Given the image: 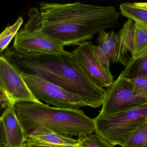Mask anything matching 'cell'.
<instances>
[{"mask_svg":"<svg viewBox=\"0 0 147 147\" xmlns=\"http://www.w3.org/2000/svg\"><path fill=\"white\" fill-rule=\"evenodd\" d=\"M43 31L63 46L78 45L114 27L119 14L113 6L81 2L39 5Z\"/></svg>","mask_w":147,"mask_h":147,"instance_id":"cell-1","label":"cell"},{"mask_svg":"<svg viewBox=\"0 0 147 147\" xmlns=\"http://www.w3.org/2000/svg\"><path fill=\"white\" fill-rule=\"evenodd\" d=\"M20 73L39 76L82 98L87 106L102 105L106 90L94 84L76 67L71 52L61 54L19 53L12 47L4 54Z\"/></svg>","mask_w":147,"mask_h":147,"instance_id":"cell-2","label":"cell"},{"mask_svg":"<svg viewBox=\"0 0 147 147\" xmlns=\"http://www.w3.org/2000/svg\"><path fill=\"white\" fill-rule=\"evenodd\" d=\"M15 109L26 137L39 127L62 135L86 137L95 131L93 119L80 110L51 107L42 102H20Z\"/></svg>","mask_w":147,"mask_h":147,"instance_id":"cell-3","label":"cell"},{"mask_svg":"<svg viewBox=\"0 0 147 147\" xmlns=\"http://www.w3.org/2000/svg\"><path fill=\"white\" fill-rule=\"evenodd\" d=\"M95 134L113 146H122L131 134L147 121V104L115 114L94 119Z\"/></svg>","mask_w":147,"mask_h":147,"instance_id":"cell-4","label":"cell"},{"mask_svg":"<svg viewBox=\"0 0 147 147\" xmlns=\"http://www.w3.org/2000/svg\"><path fill=\"white\" fill-rule=\"evenodd\" d=\"M29 19L15 36L13 49L24 53L61 54L64 46L43 32L40 20V12L37 8L30 9Z\"/></svg>","mask_w":147,"mask_h":147,"instance_id":"cell-5","label":"cell"},{"mask_svg":"<svg viewBox=\"0 0 147 147\" xmlns=\"http://www.w3.org/2000/svg\"><path fill=\"white\" fill-rule=\"evenodd\" d=\"M21 74L32 93L39 101L68 110H79L87 106L80 97L54 83L37 76L22 73Z\"/></svg>","mask_w":147,"mask_h":147,"instance_id":"cell-6","label":"cell"},{"mask_svg":"<svg viewBox=\"0 0 147 147\" xmlns=\"http://www.w3.org/2000/svg\"><path fill=\"white\" fill-rule=\"evenodd\" d=\"M147 104V98L138 94L130 80L119 75L107 88L102 108L99 115L115 114Z\"/></svg>","mask_w":147,"mask_h":147,"instance_id":"cell-7","label":"cell"},{"mask_svg":"<svg viewBox=\"0 0 147 147\" xmlns=\"http://www.w3.org/2000/svg\"><path fill=\"white\" fill-rule=\"evenodd\" d=\"M93 47L91 42L79 45L71 52L73 61L76 67L94 84L101 88L108 87L114 82L113 77L98 61Z\"/></svg>","mask_w":147,"mask_h":147,"instance_id":"cell-8","label":"cell"},{"mask_svg":"<svg viewBox=\"0 0 147 147\" xmlns=\"http://www.w3.org/2000/svg\"><path fill=\"white\" fill-rule=\"evenodd\" d=\"M0 86L3 88L13 101L39 102L30 91L21 73L4 54L0 57Z\"/></svg>","mask_w":147,"mask_h":147,"instance_id":"cell-9","label":"cell"},{"mask_svg":"<svg viewBox=\"0 0 147 147\" xmlns=\"http://www.w3.org/2000/svg\"><path fill=\"white\" fill-rule=\"evenodd\" d=\"M0 121L4 125L9 147H24L26 138L17 117L15 106L5 109Z\"/></svg>","mask_w":147,"mask_h":147,"instance_id":"cell-10","label":"cell"},{"mask_svg":"<svg viewBox=\"0 0 147 147\" xmlns=\"http://www.w3.org/2000/svg\"><path fill=\"white\" fill-rule=\"evenodd\" d=\"M135 23V21L128 19L118 33L117 49L115 63H120L125 66L129 61L127 58L128 52L130 53L131 56L133 55Z\"/></svg>","mask_w":147,"mask_h":147,"instance_id":"cell-11","label":"cell"},{"mask_svg":"<svg viewBox=\"0 0 147 147\" xmlns=\"http://www.w3.org/2000/svg\"><path fill=\"white\" fill-rule=\"evenodd\" d=\"M26 142L38 143L56 145L79 144V141L67 135L56 133L48 128L39 127L30 132Z\"/></svg>","mask_w":147,"mask_h":147,"instance_id":"cell-12","label":"cell"},{"mask_svg":"<svg viewBox=\"0 0 147 147\" xmlns=\"http://www.w3.org/2000/svg\"><path fill=\"white\" fill-rule=\"evenodd\" d=\"M120 76L128 80L147 76V49L134 57H131Z\"/></svg>","mask_w":147,"mask_h":147,"instance_id":"cell-13","label":"cell"},{"mask_svg":"<svg viewBox=\"0 0 147 147\" xmlns=\"http://www.w3.org/2000/svg\"><path fill=\"white\" fill-rule=\"evenodd\" d=\"M97 40L98 46L107 56L113 63H115L118 45L117 34L114 31L99 32Z\"/></svg>","mask_w":147,"mask_h":147,"instance_id":"cell-14","label":"cell"},{"mask_svg":"<svg viewBox=\"0 0 147 147\" xmlns=\"http://www.w3.org/2000/svg\"><path fill=\"white\" fill-rule=\"evenodd\" d=\"M119 7L123 16L147 27V8L138 6L135 2L123 3Z\"/></svg>","mask_w":147,"mask_h":147,"instance_id":"cell-15","label":"cell"},{"mask_svg":"<svg viewBox=\"0 0 147 147\" xmlns=\"http://www.w3.org/2000/svg\"><path fill=\"white\" fill-rule=\"evenodd\" d=\"M135 23L134 51L131 57L138 55L147 49V27Z\"/></svg>","mask_w":147,"mask_h":147,"instance_id":"cell-16","label":"cell"},{"mask_svg":"<svg viewBox=\"0 0 147 147\" xmlns=\"http://www.w3.org/2000/svg\"><path fill=\"white\" fill-rule=\"evenodd\" d=\"M122 147H147V121L131 134Z\"/></svg>","mask_w":147,"mask_h":147,"instance_id":"cell-17","label":"cell"},{"mask_svg":"<svg viewBox=\"0 0 147 147\" xmlns=\"http://www.w3.org/2000/svg\"><path fill=\"white\" fill-rule=\"evenodd\" d=\"M24 23L23 18L19 17L16 22L11 26L6 27L0 35V52L1 53L7 49V46L14 36L18 32L20 27Z\"/></svg>","mask_w":147,"mask_h":147,"instance_id":"cell-18","label":"cell"},{"mask_svg":"<svg viewBox=\"0 0 147 147\" xmlns=\"http://www.w3.org/2000/svg\"><path fill=\"white\" fill-rule=\"evenodd\" d=\"M78 140L81 147H113L96 134L86 137H80Z\"/></svg>","mask_w":147,"mask_h":147,"instance_id":"cell-19","label":"cell"},{"mask_svg":"<svg viewBox=\"0 0 147 147\" xmlns=\"http://www.w3.org/2000/svg\"><path fill=\"white\" fill-rule=\"evenodd\" d=\"M129 80L135 91L141 96L147 98V76Z\"/></svg>","mask_w":147,"mask_h":147,"instance_id":"cell-20","label":"cell"},{"mask_svg":"<svg viewBox=\"0 0 147 147\" xmlns=\"http://www.w3.org/2000/svg\"><path fill=\"white\" fill-rule=\"evenodd\" d=\"M93 49L95 56L100 63L108 73L111 74L110 69L111 60L98 46L94 45Z\"/></svg>","mask_w":147,"mask_h":147,"instance_id":"cell-21","label":"cell"},{"mask_svg":"<svg viewBox=\"0 0 147 147\" xmlns=\"http://www.w3.org/2000/svg\"><path fill=\"white\" fill-rule=\"evenodd\" d=\"M0 103L1 108L6 109L11 106H15V103L13 101L5 89L0 86Z\"/></svg>","mask_w":147,"mask_h":147,"instance_id":"cell-22","label":"cell"},{"mask_svg":"<svg viewBox=\"0 0 147 147\" xmlns=\"http://www.w3.org/2000/svg\"><path fill=\"white\" fill-rule=\"evenodd\" d=\"M25 145L26 147H81L80 146V144L76 145H56L38 143L26 142Z\"/></svg>","mask_w":147,"mask_h":147,"instance_id":"cell-23","label":"cell"},{"mask_svg":"<svg viewBox=\"0 0 147 147\" xmlns=\"http://www.w3.org/2000/svg\"><path fill=\"white\" fill-rule=\"evenodd\" d=\"M0 129H1L0 147H9L4 125L3 123L1 121H0Z\"/></svg>","mask_w":147,"mask_h":147,"instance_id":"cell-24","label":"cell"},{"mask_svg":"<svg viewBox=\"0 0 147 147\" xmlns=\"http://www.w3.org/2000/svg\"><path fill=\"white\" fill-rule=\"evenodd\" d=\"M136 5L138 6H139L142 7H144L145 8H147V2L144 3V2H135Z\"/></svg>","mask_w":147,"mask_h":147,"instance_id":"cell-25","label":"cell"},{"mask_svg":"<svg viewBox=\"0 0 147 147\" xmlns=\"http://www.w3.org/2000/svg\"><path fill=\"white\" fill-rule=\"evenodd\" d=\"M24 147H26V145H25Z\"/></svg>","mask_w":147,"mask_h":147,"instance_id":"cell-26","label":"cell"},{"mask_svg":"<svg viewBox=\"0 0 147 147\" xmlns=\"http://www.w3.org/2000/svg\"></svg>","mask_w":147,"mask_h":147,"instance_id":"cell-27","label":"cell"}]
</instances>
